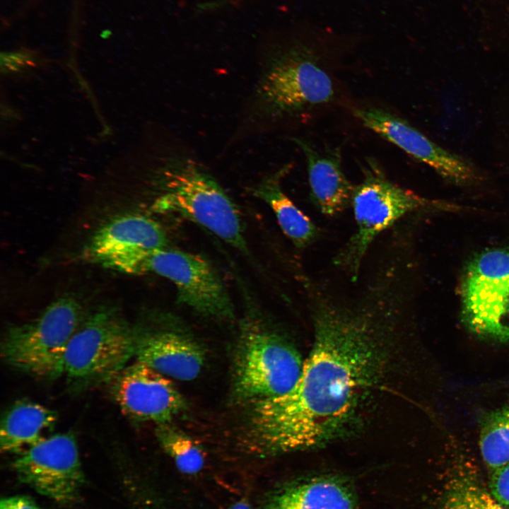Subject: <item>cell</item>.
<instances>
[{
	"instance_id": "1",
	"label": "cell",
	"mask_w": 509,
	"mask_h": 509,
	"mask_svg": "<svg viewBox=\"0 0 509 509\" xmlns=\"http://www.w3.org/2000/svg\"><path fill=\"white\" fill-rule=\"evenodd\" d=\"M314 341L288 393L253 402L245 442L259 453L317 447L344 433L381 373L383 334L398 308L384 286L371 283L356 301L315 298Z\"/></svg>"
},
{
	"instance_id": "2",
	"label": "cell",
	"mask_w": 509,
	"mask_h": 509,
	"mask_svg": "<svg viewBox=\"0 0 509 509\" xmlns=\"http://www.w3.org/2000/svg\"><path fill=\"white\" fill-rule=\"evenodd\" d=\"M160 186L155 211L187 218L248 254L238 207L199 164L184 157L170 159L163 168Z\"/></svg>"
},
{
	"instance_id": "3",
	"label": "cell",
	"mask_w": 509,
	"mask_h": 509,
	"mask_svg": "<svg viewBox=\"0 0 509 509\" xmlns=\"http://www.w3.org/2000/svg\"><path fill=\"white\" fill-rule=\"evenodd\" d=\"M362 170L363 177L354 186L351 201L356 230L335 259L353 281L368 250L382 232L412 212L447 208L393 182L373 158H368Z\"/></svg>"
},
{
	"instance_id": "4",
	"label": "cell",
	"mask_w": 509,
	"mask_h": 509,
	"mask_svg": "<svg viewBox=\"0 0 509 509\" xmlns=\"http://www.w3.org/2000/svg\"><path fill=\"white\" fill-rule=\"evenodd\" d=\"M242 322L235 359L236 397L253 403L288 393L303 371L299 353L260 319L251 317Z\"/></svg>"
},
{
	"instance_id": "5",
	"label": "cell",
	"mask_w": 509,
	"mask_h": 509,
	"mask_svg": "<svg viewBox=\"0 0 509 509\" xmlns=\"http://www.w3.org/2000/svg\"><path fill=\"white\" fill-rule=\"evenodd\" d=\"M80 303L63 296L34 320L11 327L1 343V356L9 366L40 379L63 375L69 343L81 322Z\"/></svg>"
},
{
	"instance_id": "6",
	"label": "cell",
	"mask_w": 509,
	"mask_h": 509,
	"mask_svg": "<svg viewBox=\"0 0 509 509\" xmlns=\"http://www.w3.org/2000/svg\"><path fill=\"white\" fill-rule=\"evenodd\" d=\"M135 328L113 309H101L81 323L64 361L63 375L74 390L109 382L135 356Z\"/></svg>"
},
{
	"instance_id": "7",
	"label": "cell",
	"mask_w": 509,
	"mask_h": 509,
	"mask_svg": "<svg viewBox=\"0 0 509 509\" xmlns=\"http://www.w3.org/2000/svg\"><path fill=\"white\" fill-rule=\"evenodd\" d=\"M331 74L312 52L294 47L271 60L257 90L260 107L275 117L312 113L334 101Z\"/></svg>"
},
{
	"instance_id": "8",
	"label": "cell",
	"mask_w": 509,
	"mask_h": 509,
	"mask_svg": "<svg viewBox=\"0 0 509 509\" xmlns=\"http://www.w3.org/2000/svg\"><path fill=\"white\" fill-rule=\"evenodd\" d=\"M461 317L476 336L509 342V247L488 249L466 265L460 286Z\"/></svg>"
},
{
	"instance_id": "9",
	"label": "cell",
	"mask_w": 509,
	"mask_h": 509,
	"mask_svg": "<svg viewBox=\"0 0 509 509\" xmlns=\"http://www.w3.org/2000/svg\"><path fill=\"white\" fill-rule=\"evenodd\" d=\"M153 272L170 281L177 299L198 313L220 320L233 317L229 293L215 267L198 254L164 247L151 252L143 273Z\"/></svg>"
},
{
	"instance_id": "10",
	"label": "cell",
	"mask_w": 509,
	"mask_h": 509,
	"mask_svg": "<svg viewBox=\"0 0 509 509\" xmlns=\"http://www.w3.org/2000/svg\"><path fill=\"white\" fill-rule=\"evenodd\" d=\"M12 466L22 482L61 504L75 502L85 481L77 440L70 432L49 435L18 454Z\"/></svg>"
},
{
	"instance_id": "11",
	"label": "cell",
	"mask_w": 509,
	"mask_h": 509,
	"mask_svg": "<svg viewBox=\"0 0 509 509\" xmlns=\"http://www.w3.org/2000/svg\"><path fill=\"white\" fill-rule=\"evenodd\" d=\"M163 228L139 214L116 217L100 227L85 249L88 260L127 274H143L149 254L167 247Z\"/></svg>"
},
{
	"instance_id": "12",
	"label": "cell",
	"mask_w": 509,
	"mask_h": 509,
	"mask_svg": "<svg viewBox=\"0 0 509 509\" xmlns=\"http://www.w3.org/2000/svg\"><path fill=\"white\" fill-rule=\"evenodd\" d=\"M109 382L115 402L135 421L170 423L187 406L168 377L138 361L125 366Z\"/></svg>"
},
{
	"instance_id": "13",
	"label": "cell",
	"mask_w": 509,
	"mask_h": 509,
	"mask_svg": "<svg viewBox=\"0 0 509 509\" xmlns=\"http://www.w3.org/2000/svg\"><path fill=\"white\" fill-rule=\"evenodd\" d=\"M353 114L365 127L428 165L447 180L469 185L479 179L472 164L440 147L403 118L371 107L356 108Z\"/></svg>"
},
{
	"instance_id": "14",
	"label": "cell",
	"mask_w": 509,
	"mask_h": 509,
	"mask_svg": "<svg viewBox=\"0 0 509 509\" xmlns=\"http://www.w3.org/2000/svg\"><path fill=\"white\" fill-rule=\"evenodd\" d=\"M136 361L163 375L180 380L196 378L205 356L200 345L187 333L170 324L135 328Z\"/></svg>"
},
{
	"instance_id": "15",
	"label": "cell",
	"mask_w": 509,
	"mask_h": 509,
	"mask_svg": "<svg viewBox=\"0 0 509 509\" xmlns=\"http://www.w3.org/2000/svg\"><path fill=\"white\" fill-rule=\"evenodd\" d=\"M306 158L311 199L324 215L333 216L351 205L353 187L346 177L339 148L321 151L293 138Z\"/></svg>"
},
{
	"instance_id": "16",
	"label": "cell",
	"mask_w": 509,
	"mask_h": 509,
	"mask_svg": "<svg viewBox=\"0 0 509 509\" xmlns=\"http://www.w3.org/2000/svg\"><path fill=\"white\" fill-rule=\"evenodd\" d=\"M356 493L351 483L335 476L305 479L279 489L267 509H354Z\"/></svg>"
},
{
	"instance_id": "17",
	"label": "cell",
	"mask_w": 509,
	"mask_h": 509,
	"mask_svg": "<svg viewBox=\"0 0 509 509\" xmlns=\"http://www.w3.org/2000/svg\"><path fill=\"white\" fill-rule=\"evenodd\" d=\"M57 421L55 411L28 399L14 402L4 413L0 428L2 452L19 454L49 435Z\"/></svg>"
},
{
	"instance_id": "18",
	"label": "cell",
	"mask_w": 509,
	"mask_h": 509,
	"mask_svg": "<svg viewBox=\"0 0 509 509\" xmlns=\"http://www.w3.org/2000/svg\"><path fill=\"white\" fill-rule=\"evenodd\" d=\"M289 169L288 165L267 176L252 192L270 206L283 233L296 247L302 249L317 240L319 231L312 220L283 191L281 180Z\"/></svg>"
},
{
	"instance_id": "19",
	"label": "cell",
	"mask_w": 509,
	"mask_h": 509,
	"mask_svg": "<svg viewBox=\"0 0 509 509\" xmlns=\"http://www.w3.org/2000/svg\"><path fill=\"white\" fill-rule=\"evenodd\" d=\"M456 458L438 509H505L485 487L466 457Z\"/></svg>"
},
{
	"instance_id": "20",
	"label": "cell",
	"mask_w": 509,
	"mask_h": 509,
	"mask_svg": "<svg viewBox=\"0 0 509 509\" xmlns=\"http://www.w3.org/2000/svg\"><path fill=\"white\" fill-rule=\"evenodd\" d=\"M479 443L489 474L509 462V402L481 419Z\"/></svg>"
},
{
	"instance_id": "21",
	"label": "cell",
	"mask_w": 509,
	"mask_h": 509,
	"mask_svg": "<svg viewBox=\"0 0 509 509\" xmlns=\"http://www.w3.org/2000/svg\"><path fill=\"white\" fill-rule=\"evenodd\" d=\"M155 434L162 448L181 472L193 475L202 469L205 462L204 451L191 437L170 423L158 424Z\"/></svg>"
},
{
	"instance_id": "22",
	"label": "cell",
	"mask_w": 509,
	"mask_h": 509,
	"mask_svg": "<svg viewBox=\"0 0 509 509\" xmlns=\"http://www.w3.org/2000/svg\"><path fill=\"white\" fill-rule=\"evenodd\" d=\"M488 486L492 496L509 509V462L489 474Z\"/></svg>"
},
{
	"instance_id": "23",
	"label": "cell",
	"mask_w": 509,
	"mask_h": 509,
	"mask_svg": "<svg viewBox=\"0 0 509 509\" xmlns=\"http://www.w3.org/2000/svg\"><path fill=\"white\" fill-rule=\"evenodd\" d=\"M0 509H42L33 500L25 496H12L2 498Z\"/></svg>"
},
{
	"instance_id": "24",
	"label": "cell",
	"mask_w": 509,
	"mask_h": 509,
	"mask_svg": "<svg viewBox=\"0 0 509 509\" xmlns=\"http://www.w3.org/2000/svg\"><path fill=\"white\" fill-rule=\"evenodd\" d=\"M228 509H253V508L247 501L240 499L233 503Z\"/></svg>"
}]
</instances>
